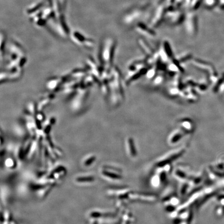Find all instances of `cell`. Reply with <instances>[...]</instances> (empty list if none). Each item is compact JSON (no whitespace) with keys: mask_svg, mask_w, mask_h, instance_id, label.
<instances>
[{"mask_svg":"<svg viewBox=\"0 0 224 224\" xmlns=\"http://www.w3.org/2000/svg\"><path fill=\"white\" fill-rule=\"evenodd\" d=\"M186 31L191 36H194L197 31V17L194 12H188L185 17Z\"/></svg>","mask_w":224,"mask_h":224,"instance_id":"obj_1","label":"cell"},{"mask_svg":"<svg viewBox=\"0 0 224 224\" xmlns=\"http://www.w3.org/2000/svg\"><path fill=\"white\" fill-rule=\"evenodd\" d=\"M219 202H220V203H221V206H223V207H224V195H222V197H219Z\"/></svg>","mask_w":224,"mask_h":224,"instance_id":"obj_10","label":"cell"},{"mask_svg":"<svg viewBox=\"0 0 224 224\" xmlns=\"http://www.w3.org/2000/svg\"><path fill=\"white\" fill-rule=\"evenodd\" d=\"M152 28L150 26H147L142 22H139L136 26L135 29L138 32L146 36L154 37L156 35L155 32Z\"/></svg>","mask_w":224,"mask_h":224,"instance_id":"obj_3","label":"cell"},{"mask_svg":"<svg viewBox=\"0 0 224 224\" xmlns=\"http://www.w3.org/2000/svg\"><path fill=\"white\" fill-rule=\"evenodd\" d=\"M93 178L90 177H86V178H78V181H93Z\"/></svg>","mask_w":224,"mask_h":224,"instance_id":"obj_8","label":"cell"},{"mask_svg":"<svg viewBox=\"0 0 224 224\" xmlns=\"http://www.w3.org/2000/svg\"><path fill=\"white\" fill-rule=\"evenodd\" d=\"M167 15L168 17L170 19L171 23L173 24H179L180 22H181L185 19V16H184L183 13H181V11H178L175 9L172 10V9H169V11H167Z\"/></svg>","mask_w":224,"mask_h":224,"instance_id":"obj_4","label":"cell"},{"mask_svg":"<svg viewBox=\"0 0 224 224\" xmlns=\"http://www.w3.org/2000/svg\"><path fill=\"white\" fill-rule=\"evenodd\" d=\"M163 0H153L152 5L154 6H157L160 4Z\"/></svg>","mask_w":224,"mask_h":224,"instance_id":"obj_9","label":"cell"},{"mask_svg":"<svg viewBox=\"0 0 224 224\" xmlns=\"http://www.w3.org/2000/svg\"><path fill=\"white\" fill-rule=\"evenodd\" d=\"M166 14V6L159 5L154 13V16L150 21V26L152 28H156L159 26Z\"/></svg>","mask_w":224,"mask_h":224,"instance_id":"obj_2","label":"cell"},{"mask_svg":"<svg viewBox=\"0 0 224 224\" xmlns=\"http://www.w3.org/2000/svg\"><path fill=\"white\" fill-rule=\"evenodd\" d=\"M142 14V12L140 11H135L132 12L130 14H128V15L125 17L124 21L126 23H131L136 19H137L139 17H140Z\"/></svg>","mask_w":224,"mask_h":224,"instance_id":"obj_5","label":"cell"},{"mask_svg":"<svg viewBox=\"0 0 224 224\" xmlns=\"http://www.w3.org/2000/svg\"><path fill=\"white\" fill-rule=\"evenodd\" d=\"M204 2L205 5L209 8L213 7V6L215 5L216 3L215 0H204Z\"/></svg>","mask_w":224,"mask_h":224,"instance_id":"obj_7","label":"cell"},{"mask_svg":"<svg viewBox=\"0 0 224 224\" xmlns=\"http://www.w3.org/2000/svg\"><path fill=\"white\" fill-rule=\"evenodd\" d=\"M201 0H191V7L194 10H196L199 8L200 5Z\"/></svg>","mask_w":224,"mask_h":224,"instance_id":"obj_6","label":"cell"}]
</instances>
